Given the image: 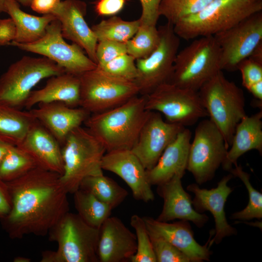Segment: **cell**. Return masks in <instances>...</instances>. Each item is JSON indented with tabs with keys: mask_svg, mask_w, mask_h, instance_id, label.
I'll return each instance as SVG.
<instances>
[{
	"mask_svg": "<svg viewBox=\"0 0 262 262\" xmlns=\"http://www.w3.org/2000/svg\"><path fill=\"white\" fill-rule=\"evenodd\" d=\"M60 175L39 167L5 182L11 201L1 227L13 239L28 235L45 236L69 210Z\"/></svg>",
	"mask_w": 262,
	"mask_h": 262,
	"instance_id": "1",
	"label": "cell"
},
{
	"mask_svg": "<svg viewBox=\"0 0 262 262\" xmlns=\"http://www.w3.org/2000/svg\"><path fill=\"white\" fill-rule=\"evenodd\" d=\"M145 105V96L137 95L116 107L90 114L84 124L106 152L131 150L150 112Z\"/></svg>",
	"mask_w": 262,
	"mask_h": 262,
	"instance_id": "2",
	"label": "cell"
},
{
	"mask_svg": "<svg viewBox=\"0 0 262 262\" xmlns=\"http://www.w3.org/2000/svg\"><path fill=\"white\" fill-rule=\"evenodd\" d=\"M55 251L41 254V262H98L99 229L86 224L77 213H66L50 229Z\"/></svg>",
	"mask_w": 262,
	"mask_h": 262,
	"instance_id": "3",
	"label": "cell"
},
{
	"mask_svg": "<svg viewBox=\"0 0 262 262\" xmlns=\"http://www.w3.org/2000/svg\"><path fill=\"white\" fill-rule=\"evenodd\" d=\"M198 92L210 119L222 133L229 149L237 124L246 115L242 89L228 80L220 70Z\"/></svg>",
	"mask_w": 262,
	"mask_h": 262,
	"instance_id": "4",
	"label": "cell"
},
{
	"mask_svg": "<svg viewBox=\"0 0 262 262\" xmlns=\"http://www.w3.org/2000/svg\"><path fill=\"white\" fill-rule=\"evenodd\" d=\"M260 11L262 1L214 0L199 13L178 21L173 29L180 38L187 40L213 36Z\"/></svg>",
	"mask_w": 262,
	"mask_h": 262,
	"instance_id": "5",
	"label": "cell"
},
{
	"mask_svg": "<svg viewBox=\"0 0 262 262\" xmlns=\"http://www.w3.org/2000/svg\"><path fill=\"white\" fill-rule=\"evenodd\" d=\"M106 151L86 128L73 130L62 146L64 170L60 180L68 194L79 189L86 177L103 174L102 158Z\"/></svg>",
	"mask_w": 262,
	"mask_h": 262,
	"instance_id": "6",
	"label": "cell"
},
{
	"mask_svg": "<svg viewBox=\"0 0 262 262\" xmlns=\"http://www.w3.org/2000/svg\"><path fill=\"white\" fill-rule=\"evenodd\" d=\"M220 70V50L214 36L199 37L178 51L168 82L198 91Z\"/></svg>",
	"mask_w": 262,
	"mask_h": 262,
	"instance_id": "7",
	"label": "cell"
},
{
	"mask_svg": "<svg viewBox=\"0 0 262 262\" xmlns=\"http://www.w3.org/2000/svg\"><path fill=\"white\" fill-rule=\"evenodd\" d=\"M65 72L64 69L45 57L24 56L0 77V103L20 109L39 82Z\"/></svg>",
	"mask_w": 262,
	"mask_h": 262,
	"instance_id": "8",
	"label": "cell"
},
{
	"mask_svg": "<svg viewBox=\"0 0 262 262\" xmlns=\"http://www.w3.org/2000/svg\"><path fill=\"white\" fill-rule=\"evenodd\" d=\"M81 107L90 114L116 107L139 94L134 81L111 76L97 66L79 76Z\"/></svg>",
	"mask_w": 262,
	"mask_h": 262,
	"instance_id": "9",
	"label": "cell"
},
{
	"mask_svg": "<svg viewBox=\"0 0 262 262\" xmlns=\"http://www.w3.org/2000/svg\"><path fill=\"white\" fill-rule=\"evenodd\" d=\"M158 29L160 39L157 48L147 58L136 60L137 76L134 82L142 96L148 95L168 82L179 51L180 38L175 33L173 24L167 22Z\"/></svg>",
	"mask_w": 262,
	"mask_h": 262,
	"instance_id": "10",
	"label": "cell"
},
{
	"mask_svg": "<svg viewBox=\"0 0 262 262\" xmlns=\"http://www.w3.org/2000/svg\"><path fill=\"white\" fill-rule=\"evenodd\" d=\"M146 97V109L163 114L166 121L184 127L208 116L198 91L166 82Z\"/></svg>",
	"mask_w": 262,
	"mask_h": 262,
	"instance_id": "11",
	"label": "cell"
},
{
	"mask_svg": "<svg viewBox=\"0 0 262 262\" xmlns=\"http://www.w3.org/2000/svg\"><path fill=\"white\" fill-rule=\"evenodd\" d=\"M228 148L224 137L215 124L204 119L196 126L190 143L186 170L198 184L212 180L222 165Z\"/></svg>",
	"mask_w": 262,
	"mask_h": 262,
	"instance_id": "12",
	"label": "cell"
},
{
	"mask_svg": "<svg viewBox=\"0 0 262 262\" xmlns=\"http://www.w3.org/2000/svg\"><path fill=\"white\" fill-rule=\"evenodd\" d=\"M62 34L60 21L55 19L48 26L43 37L31 43L12 41L10 45L45 57L62 67L66 72L76 76L97 67V65L75 43H67Z\"/></svg>",
	"mask_w": 262,
	"mask_h": 262,
	"instance_id": "13",
	"label": "cell"
},
{
	"mask_svg": "<svg viewBox=\"0 0 262 262\" xmlns=\"http://www.w3.org/2000/svg\"><path fill=\"white\" fill-rule=\"evenodd\" d=\"M220 50L221 70L235 71L262 42V11L213 35Z\"/></svg>",
	"mask_w": 262,
	"mask_h": 262,
	"instance_id": "14",
	"label": "cell"
},
{
	"mask_svg": "<svg viewBox=\"0 0 262 262\" xmlns=\"http://www.w3.org/2000/svg\"><path fill=\"white\" fill-rule=\"evenodd\" d=\"M185 127L164 121L161 114L150 111L131 149L146 170L157 163L165 148Z\"/></svg>",
	"mask_w": 262,
	"mask_h": 262,
	"instance_id": "15",
	"label": "cell"
},
{
	"mask_svg": "<svg viewBox=\"0 0 262 262\" xmlns=\"http://www.w3.org/2000/svg\"><path fill=\"white\" fill-rule=\"evenodd\" d=\"M230 173L224 176L218 183L215 188L211 189L200 188L198 184L193 183L187 186V190L194 194L192 204L194 209L199 213L209 211L213 215L215 221V235L210 240V246L213 243L219 244L226 237L236 234L235 228L228 222L225 212L227 199L233 190L228 185V182L232 178Z\"/></svg>",
	"mask_w": 262,
	"mask_h": 262,
	"instance_id": "16",
	"label": "cell"
},
{
	"mask_svg": "<svg viewBox=\"0 0 262 262\" xmlns=\"http://www.w3.org/2000/svg\"><path fill=\"white\" fill-rule=\"evenodd\" d=\"M101 167L120 177L131 189L134 199L145 202L154 200L146 169L130 149L106 152L102 159Z\"/></svg>",
	"mask_w": 262,
	"mask_h": 262,
	"instance_id": "17",
	"label": "cell"
},
{
	"mask_svg": "<svg viewBox=\"0 0 262 262\" xmlns=\"http://www.w3.org/2000/svg\"><path fill=\"white\" fill-rule=\"evenodd\" d=\"M87 5L80 0L61 1L53 15L61 23L62 34L84 49L87 56L97 65L98 40L84 16Z\"/></svg>",
	"mask_w": 262,
	"mask_h": 262,
	"instance_id": "18",
	"label": "cell"
},
{
	"mask_svg": "<svg viewBox=\"0 0 262 262\" xmlns=\"http://www.w3.org/2000/svg\"><path fill=\"white\" fill-rule=\"evenodd\" d=\"M143 218L149 235L159 237L168 242L182 251L190 262L210 260L212 254L209 249L210 239L203 246L198 244L194 238L189 221L180 220L169 223L159 221L149 216Z\"/></svg>",
	"mask_w": 262,
	"mask_h": 262,
	"instance_id": "19",
	"label": "cell"
},
{
	"mask_svg": "<svg viewBox=\"0 0 262 262\" xmlns=\"http://www.w3.org/2000/svg\"><path fill=\"white\" fill-rule=\"evenodd\" d=\"M137 249L136 235L117 217L109 216L99 229L98 256L100 262L130 261Z\"/></svg>",
	"mask_w": 262,
	"mask_h": 262,
	"instance_id": "20",
	"label": "cell"
},
{
	"mask_svg": "<svg viewBox=\"0 0 262 262\" xmlns=\"http://www.w3.org/2000/svg\"><path fill=\"white\" fill-rule=\"evenodd\" d=\"M182 176L177 175L169 180L157 185V192L163 198L162 211L156 219L169 222L175 219L193 222L198 228L202 227L208 220V216L200 213L193 207L190 196L183 189Z\"/></svg>",
	"mask_w": 262,
	"mask_h": 262,
	"instance_id": "21",
	"label": "cell"
},
{
	"mask_svg": "<svg viewBox=\"0 0 262 262\" xmlns=\"http://www.w3.org/2000/svg\"><path fill=\"white\" fill-rule=\"evenodd\" d=\"M30 112L58 141L61 147L68 134L84 123L90 114L81 107L59 102L42 103Z\"/></svg>",
	"mask_w": 262,
	"mask_h": 262,
	"instance_id": "22",
	"label": "cell"
},
{
	"mask_svg": "<svg viewBox=\"0 0 262 262\" xmlns=\"http://www.w3.org/2000/svg\"><path fill=\"white\" fill-rule=\"evenodd\" d=\"M17 147L34 160L37 167L62 175L64 164L62 147L36 119Z\"/></svg>",
	"mask_w": 262,
	"mask_h": 262,
	"instance_id": "23",
	"label": "cell"
},
{
	"mask_svg": "<svg viewBox=\"0 0 262 262\" xmlns=\"http://www.w3.org/2000/svg\"><path fill=\"white\" fill-rule=\"evenodd\" d=\"M192 133L185 128L165 148L157 163L146 170L149 183L158 185L177 175L183 176L186 170Z\"/></svg>",
	"mask_w": 262,
	"mask_h": 262,
	"instance_id": "24",
	"label": "cell"
},
{
	"mask_svg": "<svg viewBox=\"0 0 262 262\" xmlns=\"http://www.w3.org/2000/svg\"><path fill=\"white\" fill-rule=\"evenodd\" d=\"M79 76L65 72L49 77L44 87L32 91L24 105L27 109L39 103L59 102L71 107H79Z\"/></svg>",
	"mask_w": 262,
	"mask_h": 262,
	"instance_id": "25",
	"label": "cell"
},
{
	"mask_svg": "<svg viewBox=\"0 0 262 262\" xmlns=\"http://www.w3.org/2000/svg\"><path fill=\"white\" fill-rule=\"evenodd\" d=\"M262 111L250 116L246 115L237 124L229 149L222 164L228 171L237 164L238 158L252 149L262 153Z\"/></svg>",
	"mask_w": 262,
	"mask_h": 262,
	"instance_id": "26",
	"label": "cell"
},
{
	"mask_svg": "<svg viewBox=\"0 0 262 262\" xmlns=\"http://www.w3.org/2000/svg\"><path fill=\"white\" fill-rule=\"evenodd\" d=\"M5 12L13 20L16 30L14 42L20 44L34 42L44 36L49 24L57 19L52 14L35 16L23 12L16 0H7Z\"/></svg>",
	"mask_w": 262,
	"mask_h": 262,
	"instance_id": "27",
	"label": "cell"
},
{
	"mask_svg": "<svg viewBox=\"0 0 262 262\" xmlns=\"http://www.w3.org/2000/svg\"><path fill=\"white\" fill-rule=\"evenodd\" d=\"M35 120L30 111L0 103V140L18 146Z\"/></svg>",
	"mask_w": 262,
	"mask_h": 262,
	"instance_id": "28",
	"label": "cell"
},
{
	"mask_svg": "<svg viewBox=\"0 0 262 262\" xmlns=\"http://www.w3.org/2000/svg\"><path fill=\"white\" fill-rule=\"evenodd\" d=\"M79 188L90 192L113 210L123 202L128 195L125 189L103 174L86 177L82 181Z\"/></svg>",
	"mask_w": 262,
	"mask_h": 262,
	"instance_id": "29",
	"label": "cell"
},
{
	"mask_svg": "<svg viewBox=\"0 0 262 262\" xmlns=\"http://www.w3.org/2000/svg\"><path fill=\"white\" fill-rule=\"evenodd\" d=\"M73 194L79 216L88 225L99 229L113 209L87 190L79 188Z\"/></svg>",
	"mask_w": 262,
	"mask_h": 262,
	"instance_id": "30",
	"label": "cell"
},
{
	"mask_svg": "<svg viewBox=\"0 0 262 262\" xmlns=\"http://www.w3.org/2000/svg\"><path fill=\"white\" fill-rule=\"evenodd\" d=\"M141 24L139 19L126 21L117 16L101 20L91 29L98 41L109 40L126 43L135 34Z\"/></svg>",
	"mask_w": 262,
	"mask_h": 262,
	"instance_id": "31",
	"label": "cell"
},
{
	"mask_svg": "<svg viewBox=\"0 0 262 262\" xmlns=\"http://www.w3.org/2000/svg\"><path fill=\"white\" fill-rule=\"evenodd\" d=\"M37 167L34 160L25 151L11 146L0 162V179L14 180Z\"/></svg>",
	"mask_w": 262,
	"mask_h": 262,
	"instance_id": "32",
	"label": "cell"
},
{
	"mask_svg": "<svg viewBox=\"0 0 262 262\" xmlns=\"http://www.w3.org/2000/svg\"><path fill=\"white\" fill-rule=\"evenodd\" d=\"M160 39L156 26L140 24L134 35L126 42L127 53L135 60L147 58L157 48Z\"/></svg>",
	"mask_w": 262,
	"mask_h": 262,
	"instance_id": "33",
	"label": "cell"
},
{
	"mask_svg": "<svg viewBox=\"0 0 262 262\" xmlns=\"http://www.w3.org/2000/svg\"><path fill=\"white\" fill-rule=\"evenodd\" d=\"M213 0H161L159 15L174 25L180 19L199 13Z\"/></svg>",
	"mask_w": 262,
	"mask_h": 262,
	"instance_id": "34",
	"label": "cell"
},
{
	"mask_svg": "<svg viewBox=\"0 0 262 262\" xmlns=\"http://www.w3.org/2000/svg\"><path fill=\"white\" fill-rule=\"evenodd\" d=\"M230 170V173L238 177L246 186L249 196L247 206L243 210L232 214V219L248 220L253 218H262V194L256 190L250 181V175L243 170L241 165L237 164Z\"/></svg>",
	"mask_w": 262,
	"mask_h": 262,
	"instance_id": "35",
	"label": "cell"
},
{
	"mask_svg": "<svg viewBox=\"0 0 262 262\" xmlns=\"http://www.w3.org/2000/svg\"><path fill=\"white\" fill-rule=\"evenodd\" d=\"M130 224L135 231L137 249L131 258V262H156L152 243L143 217L133 214Z\"/></svg>",
	"mask_w": 262,
	"mask_h": 262,
	"instance_id": "36",
	"label": "cell"
},
{
	"mask_svg": "<svg viewBox=\"0 0 262 262\" xmlns=\"http://www.w3.org/2000/svg\"><path fill=\"white\" fill-rule=\"evenodd\" d=\"M135 59L128 53L120 55L103 66L97 67L114 77L134 81L137 76Z\"/></svg>",
	"mask_w": 262,
	"mask_h": 262,
	"instance_id": "37",
	"label": "cell"
},
{
	"mask_svg": "<svg viewBox=\"0 0 262 262\" xmlns=\"http://www.w3.org/2000/svg\"><path fill=\"white\" fill-rule=\"evenodd\" d=\"M156 262H189L180 250L162 238L149 235Z\"/></svg>",
	"mask_w": 262,
	"mask_h": 262,
	"instance_id": "38",
	"label": "cell"
},
{
	"mask_svg": "<svg viewBox=\"0 0 262 262\" xmlns=\"http://www.w3.org/2000/svg\"><path fill=\"white\" fill-rule=\"evenodd\" d=\"M127 53L126 43L103 40L98 41L96 48L97 66H100Z\"/></svg>",
	"mask_w": 262,
	"mask_h": 262,
	"instance_id": "39",
	"label": "cell"
},
{
	"mask_svg": "<svg viewBox=\"0 0 262 262\" xmlns=\"http://www.w3.org/2000/svg\"><path fill=\"white\" fill-rule=\"evenodd\" d=\"M237 70L241 72L242 85L246 89L252 84L262 81V63L249 57L239 64Z\"/></svg>",
	"mask_w": 262,
	"mask_h": 262,
	"instance_id": "40",
	"label": "cell"
},
{
	"mask_svg": "<svg viewBox=\"0 0 262 262\" xmlns=\"http://www.w3.org/2000/svg\"><path fill=\"white\" fill-rule=\"evenodd\" d=\"M142 14L139 19L141 24L156 26L160 17L158 10L161 0H140Z\"/></svg>",
	"mask_w": 262,
	"mask_h": 262,
	"instance_id": "41",
	"label": "cell"
},
{
	"mask_svg": "<svg viewBox=\"0 0 262 262\" xmlns=\"http://www.w3.org/2000/svg\"><path fill=\"white\" fill-rule=\"evenodd\" d=\"M127 0H98L95 5L96 13L100 16H109L119 13Z\"/></svg>",
	"mask_w": 262,
	"mask_h": 262,
	"instance_id": "42",
	"label": "cell"
},
{
	"mask_svg": "<svg viewBox=\"0 0 262 262\" xmlns=\"http://www.w3.org/2000/svg\"><path fill=\"white\" fill-rule=\"evenodd\" d=\"M16 33L15 24L11 18L0 19V46L10 45Z\"/></svg>",
	"mask_w": 262,
	"mask_h": 262,
	"instance_id": "43",
	"label": "cell"
},
{
	"mask_svg": "<svg viewBox=\"0 0 262 262\" xmlns=\"http://www.w3.org/2000/svg\"><path fill=\"white\" fill-rule=\"evenodd\" d=\"M61 0H32V9L43 15L52 14L61 2Z\"/></svg>",
	"mask_w": 262,
	"mask_h": 262,
	"instance_id": "44",
	"label": "cell"
},
{
	"mask_svg": "<svg viewBox=\"0 0 262 262\" xmlns=\"http://www.w3.org/2000/svg\"><path fill=\"white\" fill-rule=\"evenodd\" d=\"M11 207V201L5 182L0 179V219L6 215Z\"/></svg>",
	"mask_w": 262,
	"mask_h": 262,
	"instance_id": "45",
	"label": "cell"
},
{
	"mask_svg": "<svg viewBox=\"0 0 262 262\" xmlns=\"http://www.w3.org/2000/svg\"><path fill=\"white\" fill-rule=\"evenodd\" d=\"M247 89L256 99L262 100V81L252 84Z\"/></svg>",
	"mask_w": 262,
	"mask_h": 262,
	"instance_id": "46",
	"label": "cell"
},
{
	"mask_svg": "<svg viewBox=\"0 0 262 262\" xmlns=\"http://www.w3.org/2000/svg\"><path fill=\"white\" fill-rule=\"evenodd\" d=\"M11 146L13 145L0 140V162Z\"/></svg>",
	"mask_w": 262,
	"mask_h": 262,
	"instance_id": "47",
	"label": "cell"
},
{
	"mask_svg": "<svg viewBox=\"0 0 262 262\" xmlns=\"http://www.w3.org/2000/svg\"><path fill=\"white\" fill-rule=\"evenodd\" d=\"M14 261L15 262H29L30 259L23 257H17L14 259Z\"/></svg>",
	"mask_w": 262,
	"mask_h": 262,
	"instance_id": "48",
	"label": "cell"
},
{
	"mask_svg": "<svg viewBox=\"0 0 262 262\" xmlns=\"http://www.w3.org/2000/svg\"><path fill=\"white\" fill-rule=\"evenodd\" d=\"M7 0H0V14L5 11V4Z\"/></svg>",
	"mask_w": 262,
	"mask_h": 262,
	"instance_id": "49",
	"label": "cell"
},
{
	"mask_svg": "<svg viewBox=\"0 0 262 262\" xmlns=\"http://www.w3.org/2000/svg\"><path fill=\"white\" fill-rule=\"evenodd\" d=\"M32 0H17V1L24 6H30Z\"/></svg>",
	"mask_w": 262,
	"mask_h": 262,
	"instance_id": "50",
	"label": "cell"
},
{
	"mask_svg": "<svg viewBox=\"0 0 262 262\" xmlns=\"http://www.w3.org/2000/svg\"><path fill=\"white\" fill-rule=\"evenodd\" d=\"M253 1H262V0H251Z\"/></svg>",
	"mask_w": 262,
	"mask_h": 262,
	"instance_id": "51",
	"label": "cell"
}]
</instances>
